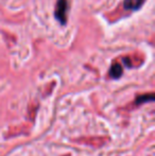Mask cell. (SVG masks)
Masks as SVG:
<instances>
[{
	"instance_id": "6da1fadb",
	"label": "cell",
	"mask_w": 155,
	"mask_h": 156,
	"mask_svg": "<svg viewBox=\"0 0 155 156\" xmlns=\"http://www.w3.org/2000/svg\"><path fill=\"white\" fill-rule=\"evenodd\" d=\"M67 11H68V1L67 0H58L54 11V17L61 25H65L67 20Z\"/></svg>"
},
{
	"instance_id": "7a4b0ae2",
	"label": "cell",
	"mask_w": 155,
	"mask_h": 156,
	"mask_svg": "<svg viewBox=\"0 0 155 156\" xmlns=\"http://www.w3.org/2000/svg\"><path fill=\"white\" fill-rule=\"evenodd\" d=\"M143 3V0H124V8L126 10H137Z\"/></svg>"
},
{
	"instance_id": "3957f363",
	"label": "cell",
	"mask_w": 155,
	"mask_h": 156,
	"mask_svg": "<svg viewBox=\"0 0 155 156\" xmlns=\"http://www.w3.org/2000/svg\"><path fill=\"white\" fill-rule=\"evenodd\" d=\"M110 74L112 78L114 79H119L120 76H122V67L120 64L118 63H115L112 65V67H111L110 69Z\"/></svg>"
},
{
	"instance_id": "277c9868",
	"label": "cell",
	"mask_w": 155,
	"mask_h": 156,
	"mask_svg": "<svg viewBox=\"0 0 155 156\" xmlns=\"http://www.w3.org/2000/svg\"><path fill=\"white\" fill-rule=\"evenodd\" d=\"M153 99H154V97H153V94H143V96H141L140 98H138L136 100V103H141L143 101H153Z\"/></svg>"
}]
</instances>
